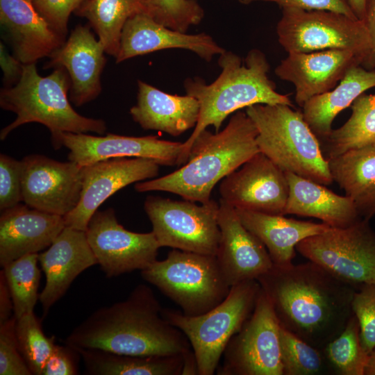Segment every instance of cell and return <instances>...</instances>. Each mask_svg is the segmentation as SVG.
<instances>
[{
	"label": "cell",
	"instance_id": "cell-3",
	"mask_svg": "<svg viewBox=\"0 0 375 375\" xmlns=\"http://www.w3.org/2000/svg\"><path fill=\"white\" fill-rule=\"evenodd\" d=\"M257 129L245 112L238 110L226 126L215 133L203 131L194 141L188 160L167 175L138 182V192L164 191L198 203L210 201L215 185L260 152Z\"/></svg>",
	"mask_w": 375,
	"mask_h": 375
},
{
	"label": "cell",
	"instance_id": "cell-5",
	"mask_svg": "<svg viewBox=\"0 0 375 375\" xmlns=\"http://www.w3.org/2000/svg\"><path fill=\"white\" fill-rule=\"evenodd\" d=\"M70 85L69 75L62 67H56L43 77L38 74L35 63L24 65L18 82L0 92L1 108L17 115L1 131L0 139L5 140L17 127L31 122L45 126L51 139L61 133L103 135L106 131L103 119L83 116L72 106L68 98Z\"/></svg>",
	"mask_w": 375,
	"mask_h": 375
},
{
	"label": "cell",
	"instance_id": "cell-20",
	"mask_svg": "<svg viewBox=\"0 0 375 375\" xmlns=\"http://www.w3.org/2000/svg\"><path fill=\"white\" fill-rule=\"evenodd\" d=\"M78 25L69 38L49 56L46 68L62 67L70 79L69 99L76 106L96 99L101 91V75L106 62L103 45L90 31Z\"/></svg>",
	"mask_w": 375,
	"mask_h": 375
},
{
	"label": "cell",
	"instance_id": "cell-30",
	"mask_svg": "<svg viewBox=\"0 0 375 375\" xmlns=\"http://www.w3.org/2000/svg\"><path fill=\"white\" fill-rule=\"evenodd\" d=\"M90 375H182L183 355L135 356L99 349L78 350Z\"/></svg>",
	"mask_w": 375,
	"mask_h": 375
},
{
	"label": "cell",
	"instance_id": "cell-16",
	"mask_svg": "<svg viewBox=\"0 0 375 375\" xmlns=\"http://www.w3.org/2000/svg\"><path fill=\"white\" fill-rule=\"evenodd\" d=\"M159 165L143 158H113L82 166L78 205L63 217L65 226L85 231L99 207L126 186L156 178Z\"/></svg>",
	"mask_w": 375,
	"mask_h": 375
},
{
	"label": "cell",
	"instance_id": "cell-15",
	"mask_svg": "<svg viewBox=\"0 0 375 375\" xmlns=\"http://www.w3.org/2000/svg\"><path fill=\"white\" fill-rule=\"evenodd\" d=\"M22 202L30 208L65 216L78 205L82 166L31 154L21 160Z\"/></svg>",
	"mask_w": 375,
	"mask_h": 375
},
{
	"label": "cell",
	"instance_id": "cell-45",
	"mask_svg": "<svg viewBox=\"0 0 375 375\" xmlns=\"http://www.w3.org/2000/svg\"><path fill=\"white\" fill-rule=\"evenodd\" d=\"M0 63L4 87L16 84L22 74L24 64L13 55L8 53L2 42L0 43Z\"/></svg>",
	"mask_w": 375,
	"mask_h": 375
},
{
	"label": "cell",
	"instance_id": "cell-33",
	"mask_svg": "<svg viewBox=\"0 0 375 375\" xmlns=\"http://www.w3.org/2000/svg\"><path fill=\"white\" fill-rule=\"evenodd\" d=\"M38 262V253H31L2 267L12 299L13 316L16 319L33 312L40 299L38 288L41 273Z\"/></svg>",
	"mask_w": 375,
	"mask_h": 375
},
{
	"label": "cell",
	"instance_id": "cell-43",
	"mask_svg": "<svg viewBox=\"0 0 375 375\" xmlns=\"http://www.w3.org/2000/svg\"><path fill=\"white\" fill-rule=\"evenodd\" d=\"M80 358L79 352L73 347L66 344H56L42 375H76L78 374Z\"/></svg>",
	"mask_w": 375,
	"mask_h": 375
},
{
	"label": "cell",
	"instance_id": "cell-17",
	"mask_svg": "<svg viewBox=\"0 0 375 375\" xmlns=\"http://www.w3.org/2000/svg\"><path fill=\"white\" fill-rule=\"evenodd\" d=\"M220 183L221 198L235 209L284 215L288 183L282 169L258 152Z\"/></svg>",
	"mask_w": 375,
	"mask_h": 375
},
{
	"label": "cell",
	"instance_id": "cell-39",
	"mask_svg": "<svg viewBox=\"0 0 375 375\" xmlns=\"http://www.w3.org/2000/svg\"><path fill=\"white\" fill-rule=\"evenodd\" d=\"M16 322L13 316L0 324V375H32L19 351Z\"/></svg>",
	"mask_w": 375,
	"mask_h": 375
},
{
	"label": "cell",
	"instance_id": "cell-31",
	"mask_svg": "<svg viewBox=\"0 0 375 375\" xmlns=\"http://www.w3.org/2000/svg\"><path fill=\"white\" fill-rule=\"evenodd\" d=\"M88 20L106 53L116 58L127 20L146 14L144 0H85L74 12Z\"/></svg>",
	"mask_w": 375,
	"mask_h": 375
},
{
	"label": "cell",
	"instance_id": "cell-7",
	"mask_svg": "<svg viewBox=\"0 0 375 375\" xmlns=\"http://www.w3.org/2000/svg\"><path fill=\"white\" fill-rule=\"evenodd\" d=\"M261 290L257 280L231 287L219 305L197 316L162 308V317L182 331L195 355L199 375H212L219 367L224 349L252 314Z\"/></svg>",
	"mask_w": 375,
	"mask_h": 375
},
{
	"label": "cell",
	"instance_id": "cell-38",
	"mask_svg": "<svg viewBox=\"0 0 375 375\" xmlns=\"http://www.w3.org/2000/svg\"><path fill=\"white\" fill-rule=\"evenodd\" d=\"M352 310L360 325V340L369 354L375 347V283L363 284L355 291Z\"/></svg>",
	"mask_w": 375,
	"mask_h": 375
},
{
	"label": "cell",
	"instance_id": "cell-49",
	"mask_svg": "<svg viewBox=\"0 0 375 375\" xmlns=\"http://www.w3.org/2000/svg\"><path fill=\"white\" fill-rule=\"evenodd\" d=\"M29 1H32L33 0H29Z\"/></svg>",
	"mask_w": 375,
	"mask_h": 375
},
{
	"label": "cell",
	"instance_id": "cell-9",
	"mask_svg": "<svg viewBox=\"0 0 375 375\" xmlns=\"http://www.w3.org/2000/svg\"><path fill=\"white\" fill-rule=\"evenodd\" d=\"M144 210L160 247L215 256L220 239L219 204L148 196Z\"/></svg>",
	"mask_w": 375,
	"mask_h": 375
},
{
	"label": "cell",
	"instance_id": "cell-32",
	"mask_svg": "<svg viewBox=\"0 0 375 375\" xmlns=\"http://www.w3.org/2000/svg\"><path fill=\"white\" fill-rule=\"evenodd\" d=\"M351 108L347 121L323 139L327 160L351 149L375 146V94H362Z\"/></svg>",
	"mask_w": 375,
	"mask_h": 375
},
{
	"label": "cell",
	"instance_id": "cell-37",
	"mask_svg": "<svg viewBox=\"0 0 375 375\" xmlns=\"http://www.w3.org/2000/svg\"><path fill=\"white\" fill-rule=\"evenodd\" d=\"M146 15L173 30L187 33L201 23L204 10L197 0H144Z\"/></svg>",
	"mask_w": 375,
	"mask_h": 375
},
{
	"label": "cell",
	"instance_id": "cell-11",
	"mask_svg": "<svg viewBox=\"0 0 375 375\" xmlns=\"http://www.w3.org/2000/svg\"><path fill=\"white\" fill-rule=\"evenodd\" d=\"M276 30L278 42L288 53L339 49L366 56L369 49L363 21L334 11L282 8Z\"/></svg>",
	"mask_w": 375,
	"mask_h": 375
},
{
	"label": "cell",
	"instance_id": "cell-40",
	"mask_svg": "<svg viewBox=\"0 0 375 375\" xmlns=\"http://www.w3.org/2000/svg\"><path fill=\"white\" fill-rule=\"evenodd\" d=\"M22 201V163L4 153L0 155V210L12 208Z\"/></svg>",
	"mask_w": 375,
	"mask_h": 375
},
{
	"label": "cell",
	"instance_id": "cell-34",
	"mask_svg": "<svg viewBox=\"0 0 375 375\" xmlns=\"http://www.w3.org/2000/svg\"><path fill=\"white\" fill-rule=\"evenodd\" d=\"M333 370L341 375H364L369 353L360 340V325L354 314L342 333L323 349Z\"/></svg>",
	"mask_w": 375,
	"mask_h": 375
},
{
	"label": "cell",
	"instance_id": "cell-28",
	"mask_svg": "<svg viewBox=\"0 0 375 375\" xmlns=\"http://www.w3.org/2000/svg\"><path fill=\"white\" fill-rule=\"evenodd\" d=\"M333 180L356 206L362 219L375 215V146L349 150L328 159Z\"/></svg>",
	"mask_w": 375,
	"mask_h": 375
},
{
	"label": "cell",
	"instance_id": "cell-6",
	"mask_svg": "<svg viewBox=\"0 0 375 375\" xmlns=\"http://www.w3.org/2000/svg\"><path fill=\"white\" fill-rule=\"evenodd\" d=\"M245 112L257 129L259 151L281 169L324 185L333 183L318 138L302 112L285 104H255Z\"/></svg>",
	"mask_w": 375,
	"mask_h": 375
},
{
	"label": "cell",
	"instance_id": "cell-23",
	"mask_svg": "<svg viewBox=\"0 0 375 375\" xmlns=\"http://www.w3.org/2000/svg\"><path fill=\"white\" fill-rule=\"evenodd\" d=\"M0 265L48 248L65 227L62 216L21 203L1 211Z\"/></svg>",
	"mask_w": 375,
	"mask_h": 375
},
{
	"label": "cell",
	"instance_id": "cell-10",
	"mask_svg": "<svg viewBox=\"0 0 375 375\" xmlns=\"http://www.w3.org/2000/svg\"><path fill=\"white\" fill-rule=\"evenodd\" d=\"M308 260L356 286L375 283V233L360 219L345 228L330 227L296 247Z\"/></svg>",
	"mask_w": 375,
	"mask_h": 375
},
{
	"label": "cell",
	"instance_id": "cell-35",
	"mask_svg": "<svg viewBox=\"0 0 375 375\" xmlns=\"http://www.w3.org/2000/svg\"><path fill=\"white\" fill-rule=\"evenodd\" d=\"M280 348L283 375H317L328 371L330 364L322 349L281 326Z\"/></svg>",
	"mask_w": 375,
	"mask_h": 375
},
{
	"label": "cell",
	"instance_id": "cell-12",
	"mask_svg": "<svg viewBox=\"0 0 375 375\" xmlns=\"http://www.w3.org/2000/svg\"><path fill=\"white\" fill-rule=\"evenodd\" d=\"M281 326L261 288L254 310L227 344L218 375H283Z\"/></svg>",
	"mask_w": 375,
	"mask_h": 375
},
{
	"label": "cell",
	"instance_id": "cell-2",
	"mask_svg": "<svg viewBox=\"0 0 375 375\" xmlns=\"http://www.w3.org/2000/svg\"><path fill=\"white\" fill-rule=\"evenodd\" d=\"M152 290L139 284L128 297L94 311L65 340L76 350L99 349L135 356L183 355L190 343L162 315Z\"/></svg>",
	"mask_w": 375,
	"mask_h": 375
},
{
	"label": "cell",
	"instance_id": "cell-27",
	"mask_svg": "<svg viewBox=\"0 0 375 375\" xmlns=\"http://www.w3.org/2000/svg\"><path fill=\"white\" fill-rule=\"evenodd\" d=\"M243 225L265 246L274 265L292 264L296 247L303 240L324 232L331 226L271 215L235 209Z\"/></svg>",
	"mask_w": 375,
	"mask_h": 375
},
{
	"label": "cell",
	"instance_id": "cell-1",
	"mask_svg": "<svg viewBox=\"0 0 375 375\" xmlns=\"http://www.w3.org/2000/svg\"><path fill=\"white\" fill-rule=\"evenodd\" d=\"M257 281L280 326L319 349L342 333L353 314L357 288L312 261L274 265Z\"/></svg>",
	"mask_w": 375,
	"mask_h": 375
},
{
	"label": "cell",
	"instance_id": "cell-44",
	"mask_svg": "<svg viewBox=\"0 0 375 375\" xmlns=\"http://www.w3.org/2000/svg\"><path fill=\"white\" fill-rule=\"evenodd\" d=\"M369 38V49L361 66L366 69H375V0H366L362 19Z\"/></svg>",
	"mask_w": 375,
	"mask_h": 375
},
{
	"label": "cell",
	"instance_id": "cell-13",
	"mask_svg": "<svg viewBox=\"0 0 375 375\" xmlns=\"http://www.w3.org/2000/svg\"><path fill=\"white\" fill-rule=\"evenodd\" d=\"M85 232L97 264L108 278L142 271L157 260L160 247L153 233L126 230L112 208L97 210Z\"/></svg>",
	"mask_w": 375,
	"mask_h": 375
},
{
	"label": "cell",
	"instance_id": "cell-46",
	"mask_svg": "<svg viewBox=\"0 0 375 375\" xmlns=\"http://www.w3.org/2000/svg\"><path fill=\"white\" fill-rule=\"evenodd\" d=\"M13 312L11 294L2 270L0 272V324L10 319Z\"/></svg>",
	"mask_w": 375,
	"mask_h": 375
},
{
	"label": "cell",
	"instance_id": "cell-36",
	"mask_svg": "<svg viewBox=\"0 0 375 375\" xmlns=\"http://www.w3.org/2000/svg\"><path fill=\"white\" fill-rule=\"evenodd\" d=\"M16 335L19 351L32 375H42L56 344L54 336L47 337L44 334L34 312L17 319Z\"/></svg>",
	"mask_w": 375,
	"mask_h": 375
},
{
	"label": "cell",
	"instance_id": "cell-4",
	"mask_svg": "<svg viewBox=\"0 0 375 375\" xmlns=\"http://www.w3.org/2000/svg\"><path fill=\"white\" fill-rule=\"evenodd\" d=\"M222 68L219 76L207 84L201 78H187L186 94L199 103V116L193 132L184 142L183 165L188 160L191 147L203 131L210 126L215 132L228 115L255 104H285L293 107L288 94L276 91V84L268 76L269 64L265 54L251 49L244 59L226 50L219 55Z\"/></svg>",
	"mask_w": 375,
	"mask_h": 375
},
{
	"label": "cell",
	"instance_id": "cell-29",
	"mask_svg": "<svg viewBox=\"0 0 375 375\" xmlns=\"http://www.w3.org/2000/svg\"><path fill=\"white\" fill-rule=\"evenodd\" d=\"M372 88H375V69L355 66L333 89L312 97L303 104V118L316 136L323 140L333 130L335 117Z\"/></svg>",
	"mask_w": 375,
	"mask_h": 375
},
{
	"label": "cell",
	"instance_id": "cell-25",
	"mask_svg": "<svg viewBox=\"0 0 375 375\" xmlns=\"http://www.w3.org/2000/svg\"><path fill=\"white\" fill-rule=\"evenodd\" d=\"M199 110V103L193 97L170 94L138 80L137 103L131 108L130 115L144 129L178 136L195 127Z\"/></svg>",
	"mask_w": 375,
	"mask_h": 375
},
{
	"label": "cell",
	"instance_id": "cell-42",
	"mask_svg": "<svg viewBox=\"0 0 375 375\" xmlns=\"http://www.w3.org/2000/svg\"><path fill=\"white\" fill-rule=\"evenodd\" d=\"M242 4L263 1L274 3L281 8H291L307 10H331L344 14L353 19L355 15L349 0H238Z\"/></svg>",
	"mask_w": 375,
	"mask_h": 375
},
{
	"label": "cell",
	"instance_id": "cell-48",
	"mask_svg": "<svg viewBox=\"0 0 375 375\" xmlns=\"http://www.w3.org/2000/svg\"><path fill=\"white\" fill-rule=\"evenodd\" d=\"M364 375H375V347L369 354Z\"/></svg>",
	"mask_w": 375,
	"mask_h": 375
},
{
	"label": "cell",
	"instance_id": "cell-41",
	"mask_svg": "<svg viewBox=\"0 0 375 375\" xmlns=\"http://www.w3.org/2000/svg\"><path fill=\"white\" fill-rule=\"evenodd\" d=\"M85 0H33L38 13L60 35L65 38L67 24L74 12Z\"/></svg>",
	"mask_w": 375,
	"mask_h": 375
},
{
	"label": "cell",
	"instance_id": "cell-14",
	"mask_svg": "<svg viewBox=\"0 0 375 375\" xmlns=\"http://www.w3.org/2000/svg\"><path fill=\"white\" fill-rule=\"evenodd\" d=\"M55 149L66 147L69 160L81 166L113 158H143L162 166L183 165L184 142L160 140L156 136L133 137L108 133H61L51 139Z\"/></svg>",
	"mask_w": 375,
	"mask_h": 375
},
{
	"label": "cell",
	"instance_id": "cell-47",
	"mask_svg": "<svg viewBox=\"0 0 375 375\" xmlns=\"http://www.w3.org/2000/svg\"><path fill=\"white\" fill-rule=\"evenodd\" d=\"M365 1L366 0H349V4L355 15L360 20H362L364 16Z\"/></svg>",
	"mask_w": 375,
	"mask_h": 375
},
{
	"label": "cell",
	"instance_id": "cell-19",
	"mask_svg": "<svg viewBox=\"0 0 375 375\" xmlns=\"http://www.w3.org/2000/svg\"><path fill=\"white\" fill-rule=\"evenodd\" d=\"M220 239L215 255L222 274L231 287L257 280L274 266L263 243L242 223L235 209L219 201Z\"/></svg>",
	"mask_w": 375,
	"mask_h": 375
},
{
	"label": "cell",
	"instance_id": "cell-8",
	"mask_svg": "<svg viewBox=\"0 0 375 375\" xmlns=\"http://www.w3.org/2000/svg\"><path fill=\"white\" fill-rule=\"evenodd\" d=\"M142 278L181 307L188 316L203 314L228 294L215 256L173 249L165 259L140 271Z\"/></svg>",
	"mask_w": 375,
	"mask_h": 375
},
{
	"label": "cell",
	"instance_id": "cell-24",
	"mask_svg": "<svg viewBox=\"0 0 375 375\" xmlns=\"http://www.w3.org/2000/svg\"><path fill=\"white\" fill-rule=\"evenodd\" d=\"M0 22L8 33L12 55L24 65L49 57L65 41L29 0H0Z\"/></svg>",
	"mask_w": 375,
	"mask_h": 375
},
{
	"label": "cell",
	"instance_id": "cell-18",
	"mask_svg": "<svg viewBox=\"0 0 375 375\" xmlns=\"http://www.w3.org/2000/svg\"><path fill=\"white\" fill-rule=\"evenodd\" d=\"M365 55L350 49L290 53L275 68L276 75L295 87V101L302 108L312 97L333 89Z\"/></svg>",
	"mask_w": 375,
	"mask_h": 375
},
{
	"label": "cell",
	"instance_id": "cell-22",
	"mask_svg": "<svg viewBox=\"0 0 375 375\" xmlns=\"http://www.w3.org/2000/svg\"><path fill=\"white\" fill-rule=\"evenodd\" d=\"M168 49L189 50L207 62L226 51L205 33L188 34L175 31L139 13L130 17L122 29L116 63Z\"/></svg>",
	"mask_w": 375,
	"mask_h": 375
},
{
	"label": "cell",
	"instance_id": "cell-21",
	"mask_svg": "<svg viewBox=\"0 0 375 375\" xmlns=\"http://www.w3.org/2000/svg\"><path fill=\"white\" fill-rule=\"evenodd\" d=\"M45 275L40 294L43 317L67 292L72 282L84 270L97 264L85 232L65 226L48 249L38 253Z\"/></svg>",
	"mask_w": 375,
	"mask_h": 375
},
{
	"label": "cell",
	"instance_id": "cell-26",
	"mask_svg": "<svg viewBox=\"0 0 375 375\" xmlns=\"http://www.w3.org/2000/svg\"><path fill=\"white\" fill-rule=\"evenodd\" d=\"M288 183V197L284 215L317 218L333 228H345L362 219L353 201L340 196L324 185L285 172Z\"/></svg>",
	"mask_w": 375,
	"mask_h": 375
}]
</instances>
